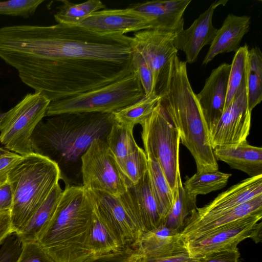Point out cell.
Segmentation results:
<instances>
[{
	"instance_id": "f35d334b",
	"label": "cell",
	"mask_w": 262,
	"mask_h": 262,
	"mask_svg": "<svg viewBox=\"0 0 262 262\" xmlns=\"http://www.w3.org/2000/svg\"><path fill=\"white\" fill-rule=\"evenodd\" d=\"M17 262H53L39 242L22 243V249Z\"/></svg>"
},
{
	"instance_id": "52a82bcc",
	"label": "cell",
	"mask_w": 262,
	"mask_h": 262,
	"mask_svg": "<svg viewBox=\"0 0 262 262\" xmlns=\"http://www.w3.org/2000/svg\"><path fill=\"white\" fill-rule=\"evenodd\" d=\"M140 125L146 155L151 156L157 160L174 193L178 186L183 184L179 165V133L159 102Z\"/></svg>"
},
{
	"instance_id": "d4e9b609",
	"label": "cell",
	"mask_w": 262,
	"mask_h": 262,
	"mask_svg": "<svg viewBox=\"0 0 262 262\" xmlns=\"http://www.w3.org/2000/svg\"><path fill=\"white\" fill-rule=\"evenodd\" d=\"M146 156L150 187L164 222L173 204L174 193L157 160L151 156Z\"/></svg>"
},
{
	"instance_id": "8992f818",
	"label": "cell",
	"mask_w": 262,
	"mask_h": 262,
	"mask_svg": "<svg viewBox=\"0 0 262 262\" xmlns=\"http://www.w3.org/2000/svg\"><path fill=\"white\" fill-rule=\"evenodd\" d=\"M145 96L133 72L106 85L64 99L50 102L46 117L70 113H112Z\"/></svg>"
},
{
	"instance_id": "f6af8a7d",
	"label": "cell",
	"mask_w": 262,
	"mask_h": 262,
	"mask_svg": "<svg viewBox=\"0 0 262 262\" xmlns=\"http://www.w3.org/2000/svg\"><path fill=\"white\" fill-rule=\"evenodd\" d=\"M4 114H5V113H3L0 111V123H1V121L2 119V118L3 117Z\"/></svg>"
},
{
	"instance_id": "6da1fadb",
	"label": "cell",
	"mask_w": 262,
	"mask_h": 262,
	"mask_svg": "<svg viewBox=\"0 0 262 262\" xmlns=\"http://www.w3.org/2000/svg\"><path fill=\"white\" fill-rule=\"evenodd\" d=\"M132 37L101 35L79 26L18 25L0 28V58L29 87L48 68L59 62L132 60Z\"/></svg>"
},
{
	"instance_id": "ba28073f",
	"label": "cell",
	"mask_w": 262,
	"mask_h": 262,
	"mask_svg": "<svg viewBox=\"0 0 262 262\" xmlns=\"http://www.w3.org/2000/svg\"><path fill=\"white\" fill-rule=\"evenodd\" d=\"M51 101L41 93H28L5 114L0 123V142L21 156L33 152L31 138L38 124L46 117Z\"/></svg>"
},
{
	"instance_id": "f1b7e54d",
	"label": "cell",
	"mask_w": 262,
	"mask_h": 262,
	"mask_svg": "<svg viewBox=\"0 0 262 262\" xmlns=\"http://www.w3.org/2000/svg\"><path fill=\"white\" fill-rule=\"evenodd\" d=\"M62 5L54 15L58 24L77 26L93 13L105 9L106 6L100 0H89L80 4H73L67 0L60 1Z\"/></svg>"
},
{
	"instance_id": "7402d4cb",
	"label": "cell",
	"mask_w": 262,
	"mask_h": 262,
	"mask_svg": "<svg viewBox=\"0 0 262 262\" xmlns=\"http://www.w3.org/2000/svg\"><path fill=\"white\" fill-rule=\"evenodd\" d=\"M215 159L226 163L233 169L250 177L262 175V148L247 141L236 145L217 146L213 149Z\"/></svg>"
},
{
	"instance_id": "8d00e7d4",
	"label": "cell",
	"mask_w": 262,
	"mask_h": 262,
	"mask_svg": "<svg viewBox=\"0 0 262 262\" xmlns=\"http://www.w3.org/2000/svg\"><path fill=\"white\" fill-rule=\"evenodd\" d=\"M141 262H201V259L190 255L182 238L171 250L156 256H143Z\"/></svg>"
},
{
	"instance_id": "603a6c76",
	"label": "cell",
	"mask_w": 262,
	"mask_h": 262,
	"mask_svg": "<svg viewBox=\"0 0 262 262\" xmlns=\"http://www.w3.org/2000/svg\"><path fill=\"white\" fill-rule=\"evenodd\" d=\"M182 239L180 233L162 224L141 235L132 248L145 256H156L174 248Z\"/></svg>"
},
{
	"instance_id": "5bb4252c",
	"label": "cell",
	"mask_w": 262,
	"mask_h": 262,
	"mask_svg": "<svg viewBox=\"0 0 262 262\" xmlns=\"http://www.w3.org/2000/svg\"><path fill=\"white\" fill-rule=\"evenodd\" d=\"M126 211L142 234L163 222L150 185L148 172L135 185L119 196Z\"/></svg>"
},
{
	"instance_id": "d590c367",
	"label": "cell",
	"mask_w": 262,
	"mask_h": 262,
	"mask_svg": "<svg viewBox=\"0 0 262 262\" xmlns=\"http://www.w3.org/2000/svg\"><path fill=\"white\" fill-rule=\"evenodd\" d=\"M43 0H11L0 2V14L28 18L33 15Z\"/></svg>"
},
{
	"instance_id": "e0dca14e",
	"label": "cell",
	"mask_w": 262,
	"mask_h": 262,
	"mask_svg": "<svg viewBox=\"0 0 262 262\" xmlns=\"http://www.w3.org/2000/svg\"><path fill=\"white\" fill-rule=\"evenodd\" d=\"M191 0L151 1L129 8L151 21V29L177 34L184 29L183 14Z\"/></svg>"
},
{
	"instance_id": "9a60e30c",
	"label": "cell",
	"mask_w": 262,
	"mask_h": 262,
	"mask_svg": "<svg viewBox=\"0 0 262 262\" xmlns=\"http://www.w3.org/2000/svg\"><path fill=\"white\" fill-rule=\"evenodd\" d=\"M101 35H125L151 29V21L129 8L104 9L90 14L78 26Z\"/></svg>"
},
{
	"instance_id": "ac0fdd59",
	"label": "cell",
	"mask_w": 262,
	"mask_h": 262,
	"mask_svg": "<svg viewBox=\"0 0 262 262\" xmlns=\"http://www.w3.org/2000/svg\"><path fill=\"white\" fill-rule=\"evenodd\" d=\"M230 64L223 63L212 70L196 97L210 132L222 116L226 103Z\"/></svg>"
},
{
	"instance_id": "44dd1931",
	"label": "cell",
	"mask_w": 262,
	"mask_h": 262,
	"mask_svg": "<svg viewBox=\"0 0 262 262\" xmlns=\"http://www.w3.org/2000/svg\"><path fill=\"white\" fill-rule=\"evenodd\" d=\"M250 17L229 14L221 27L217 29L202 64L206 65L220 54L236 52L250 27Z\"/></svg>"
},
{
	"instance_id": "ab89813d",
	"label": "cell",
	"mask_w": 262,
	"mask_h": 262,
	"mask_svg": "<svg viewBox=\"0 0 262 262\" xmlns=\"http://www.w3.org/2000/svg\"><path fill=\"white\" fill-rule=\"evenodd\" d=\"M22 249V243L18 235H9L0 248V262H17Z\"/></svg>"
},
{
	"instance_id": "ee69618b",
	"label": "cell",
	"mask_w": 262,
	"mask_h": 262,
	"mask_svg": "<svg viewBox=\"0 0 262 262\" xmlns=\"http://www.w3.org/2000/svg\"><path fill=\"white\" fill-rule=\"evenodd\" d=\"M15 233L11 219L10 211L0 213V245H2L7 238Z\"/></svg>"
},
{
	"instance_id": "7bdbcfd3",
	"label": "cell",
	"mask_w": 262,
	"mask_h": 262,
	"mask_svg": "<svg viewBox=\"0 0 262 262\" xmlns=\"http://www.w3.org/2000/svg\"><path fill=\"white\" fill-rule=\"evenodd\" d=\"M13 193L8 181L0 184V213L11 211L13 204Z\"/></svg>"
},
{
	"instance_id": "1f68e13d",
	"label": "cell",
	"mask_w": 262,
	"mask_h": 262,
	"mask_svg": "<svg viewBox=\"0 0 262 262\" xmlns=\"http://www.w3.org/2000/svg\"><path fill=\"white\" fill-rule=\"evenodd\" d=\"M159 100L157 95H145L137 101L113 113L117 122L134 127L152 113Z\"/></svg>"
},
{
	"instance_id": "d6a6232c",
	"label": "cell",
	"mask_w": 262,
	"mask_h": 262,
	"mask_svg": "<svg viewBox=\"0 0 262 262\" xmlns=\"http://www.w3.org/2000/svg\"><path fill=\"white\" fill-rule=\"evenodd\" d=\"M89 244L92 256L107 254L123 249L95 212Z\"/></svg>"
},
{
	"instance_id": "74e56055",
	"label": "cell",
	"mask_w": 262,
	"mask_h": 262,
	"mask_svg": "<svg viewBox=\"0 0 262 262\" xmlns=\"http://www.w3.org/2000/svg\"><path fill=\"white\" fill-rule=\"evenodd\" d=\"M143 255L130 247L98 255H92L83 262H141Z\"/></svg>"
},
{
	"instance_id": "30bf717a",
	"label": "cell",
	"mask_w": 262,
	"mask_h": 262,
	"mask_svg": "<svg viewBox=\"0 0 262 262\" xmlns=\"http://www.w3.org/2000/svg\"><path fill=\"white\" fill-rule=\"evenodd\" d=\"M262 212L239 219L185 242L191 256L200 258L215 251L237 247L245 239L261 241Z\"/></svg>"
},
{
	"instance_id": "60d3db41",
	"label": "cell",
	"mask_w": 262,
	"mask_h": 262,
	"mask_svg": "<svg viewBox=\"0 0 262 262\" xmlns=\"http://www.w3.org/2000/svg\"><path fill=\"white\" fill-rule=\"evenodd\" d=\"M23 156L0 146V184L8 181L9 173Z\"/></svg>"
},
{
	"instance_id": "484cf974",
	"label": "cell",
	"mask_w": 262,
	"mask_h": 262,
	"mask_svg": "<svg viewBox=\"0 0 262 262\" xmlns=\"http://www.w3.org/2000/svg\"><path fill=\"white\" fill-rule=\"evenodd\" d=\"M196 196L189 193L183 184L174 193L173 204L164 222L166 227L181 233L187 220L196 209Z\"/></svg>"
},
{
	"instance_id": "5b68a950",
	"label": "cell",
	"mask_w": 262,
	"mask_h": 262,
	"mask_svg": "<svg viewBox=\"0 0 262 262\" xmlns=\"http://www.w3.org/2000/svg\"><path fill=\"white\" fill-rule=\"evenodd\" d=\"M60 179L59 168L50 159L34 152L23 156L8 177L13 197L10 212L15 233L21 230Z\"/></svg>"
},
{
	"instance_id": "e575fe53",
	"label": "cell",
	"mask_w": 262,
	"mask_h": 262,
	"mask_svg": "<svg viewBox=\"0 0 262 262\" xmlns=\"http://www.w3.org/2000/svg\"><path fill=\"white\" fill-rule=\"evenodd\" d=\"M133 50L132 57L133 71L140 81L145 95H156L154 77L150 67L138 51L134 49Z\"/></svg>"
},
{
	"instance_id": "83f0119b",
	"label": "cell",
	"mask_w": 262,
	"mask_h": 262,
	"mask_svg": "<svg viewBox=\"0 0 262 262\" xmlns=\"http://www.w3.org/2000/svg\"><path fill=\"white\" fill-rule=\"evenodd\" d=\"M247 93L248 107L252 111L262 100V53L257 47L248 51Z\"/></svg>"
},
{
	"instance_id": "cb8c5ba5",
	"label": "cell",
	"mask_w": 262,
	"mask_h": 262,
	"mask_svg": "<svg viewBox=\"0 0 262 262\" xmlns=\"http://www.w3.org/2000/svg\"><path fill=\"white\" fill-rule=\"evenodd\" d=\"M63 190L59 183L52 190L19 232L15 233L21 243L36 241L51 220Z\"/></svg>"
},
{
	"instance_id": "ffe728a7",
	"label": "cell",
	"mask_w": 262,
	"mask_h": 262,
	"mask_svg": "<svg viewBox=\"0 0 262 262\" xmlns=\"http://www.w3.org/2000/svg\"><path fill=\"white\" fill-rule=\"evenodd\" d=\"M262 212V194L233 208L214 215L199 219L188 218L180 233L185 242L245 216Z\"/></svg>"
},
{
	"instance_id": "277c9868",
	"label": "cell",
	"mask_w": 262,
	"mask_h": 262,
	"mask_svg": "<svg viewBox=\"0 0 262 262\" xmlns=\"http://www.w3.org/2000/svg\"><path fill=\"white\" fill-rule=\"evenodd\" d=\"M94 212L82 186H66L37 240L53 262H83L92 256L89 241Z\"/></svg>"
},
{
	"instance_id": "d6986e66",
	"label": "cell",
	"mask_w": 262,
	"mask_h": 262,
	"mask_svg": "<svg viewBox=\"0 0 262 262\" xmlns=\"http://www.w3.org/2000/svg\"><path fill=\"white\" fill-rule=\"evenodd\" d=\"M262 194V175L250 177L219 194L201 208H196L189 218L210 216L228 210Z\"/></svg>"
},
{
	"instance_id": "7a4b0ae2",
	"label": "cell",
	"mask_w": 262,
	"mask_h": 262,
	"mask_svg": "<svg viewBox=\"0 0 262 262\" xmlns=\"http://www.w3.org/2000/svg\"><path fill=\"white\" fill-rule=\"evenodd\" d=\"M116 122L113 113H70L38 124L31 138L33 152L54 162L66 186H82L81 157L94 140H106Z\"/></svg>"
},
{
	"instance_id": "4fadbf2b",
	"label": "cell",
	"mask_w": 262,
	"mask_h": 262,
	"mask_svg": "<svg viewBox=\"0 0 262 262\" xmlns=\"http://www.w3.org/2000/svg\"><path fill=\"white\" fill-rule=\"evenodd\" d=\"M251 118V111L248 107L246 90L224 110L217 124L209 132L212 148L236 145L247 141Z\"/></svg>"
},
{
	"instance_id": "7c38bea8",
	"label": "cell",
	"mask_w": 262,
	"mask_h": 262,
	"mask_svg": "<svg viewBox=\"0 0 262 262\" xmlns=\"http://www.w3.org/2000/svg\"><path fill=\"white\" fill-rule=\"evenodd\" d=\"M176 34L147 29L134 33L132 40L133 49L144 58L152 73L155 90L164 78L173 57L178 50L174 45Z\"/></svg>"
},
{
	"instance_id": "836d02e7",
	"label": "cell",
	"mask_w": 262,
	"mask_h": 262,
	"mask_svg": "<svg viewBox=\"0 0 262 262\" xmlns=\"http://www.w3.org/2000/svg\"><path fill=\"white\" fill-rule=\"evenodd\" d=\"M116 160L127 187L136 184L147 172V158L140 147L133 154Z\"/></svg>"
},
{
	"instance_id": "8fae6325",
	"label": "cell",
	"mask_w": 262,
	"mask_h": 262,
	"mask_svg": "<svg viewBox=\"0 0 262 262\" xmlns=\"http://www.w3.org/2000/svg\"><path fill=\"white\" fill-rule=\"evenodd\" d=\"M95 213L122 248H132L141 233L124 209L119 196L98 190H86Z\"/></svg>"
},
{
	"instance_id": "3957f363",
	"label": "cell",
	"mask_w": 262,
	"mask_h": 262,
	"mask_svg": "<svg viewBox=\"0 0 262 262\" xmlns=\"http://www.w3.org/2000/svg\"><path fill=\"white\" fill-rule=\"evenodd\" d=\"M159 103L178 129L180 142L190 152L196 172L218 170L219 166L209 139V132L202 110L189 82L186 62L177 54L157 86Z\"/></svg>"
},
{
	"instance_id": "4dcf8cb0",
	"label": "cell",
	"mask_w": 262,
	"mask_h": 262,
	"mask_svg": "<svg viewBox=\"0 0 262 262\" xmlns=\"http://www.w3.org/2000/svg\"><path fill=\"white\" fill-rule=\"evenodd\" d=\"M133 129V126L117 122L112 126L105 141L116 159L123 158L139 148L134 137Z\"/></svg>"
},
{
	"instance_id": "4316f807",
	"label": "cell",
	"mask_w": 262,
	"mask_h": 262,
	"mask_svg": "<svg viewBox=\"0 0 262 262\" xmlns=\"http://www.w3.org/2000/svg\"><path fill=\"white\" fill-rule=\"evenodd\" d=\"M248 51L247 45L240 47L235 52L230 64L225 109L247 90Z\"/></svg>"
},
{
	"instance_id": "9c48e42d",
	"label": "cell",
	"mask_w": 262,
	"mask_h": 262,
	"mask_svg": "<svg viewBox=\"0 0 262 262\" xmlns=\"http://www.w3.org/2000/svg\"><path fill=\"white\" fill-rule=\"evenodd\" d=\"M82 187L120 196L127 186L105 140L95 139L81 157Z\"/></svg>"
},
{
	"instance_id": "2e32d148",
	"label": "cell",
	"mask_w": 262,
	"mask_h": 262,
	"mask_svg": "<svg viewBox=\"0 0 262 262\" xmlns=\"http://www.w3.org/2000/svg\"><path fill=\"white\" fill-rule=\"evenodd\" d=\"M227 2V0L215 1L188 28L184 29L176 34L174 45L178 50L184 52L186 62H195L202 49L211 44L217 30L212 22L213 12L215 8L225 5Z\"/></svg>"
},
{
	"instance_id": "f546056e",
	"label": "cell",
	"mask_w": 262,
	"mask_h": 262,
	"mask_svg": "<svg viewBox=\"0 0 262 262\" xmlns=\"http://www.w3.org/2000/svg\"><path fill=\"white\" fill-rule=\"evenodd\" d=\"M231 176L219 170L196 172L187 178L183 186L189 193L197 196L224 188Z\"/></svg>"
},
{
	"instance_id": "b9f144b4",
	"label": "cell",
	"mask_w": 262,
	"mask_h": 262,
	"mask_svg": "<svg viewBox=\"0 0 262 262\" xmlns=\"http://www.w3.org/2000/svg\"><path fill=\"white\" fill-rule=\"evenodd\" d=\"M200 258L201 262H241L237 246L212 252Z\"/></svg>"
}]
</instances>
